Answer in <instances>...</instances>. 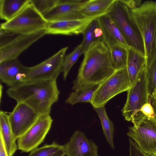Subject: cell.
<instances>
[{
  "instance_id": "9",
  "label": "cell",
  "mask_w": 156,
  "mask_h": 156,
  "mask_svg": "<svg viewBox=\"0 0 156 156\" xmlns=\"http://www.w3.org/2000/svg\"><path fill=\"white\" fill-rule=\"evenodd\" d=\"M66 47L42 62L34 66L27 67L21 80V83L37 81H56L59 75L62 73Z\"/></svg>"
},
{
  "instance_id": "27",
  "label": "cell",
  "mask_w": 156,
  "mask_h": 156,
  "mask_svg": "<svg viewBox=\"0 0 156 156\" xmlns=\"http://www.w3.org/2000/svg\"><path fill=\"white\" fill-rule=\"evenodd\" d=\"M84 51L80 44L70 53L65 57L63 63L62 73L64 80H65L73 65L76 62Z\"/></svg>"
},
{
  "instance_id": "5",
  "label": "cell",
  "mask_w": 156,
  "mask_h": 156,
  "mask_svg": "<svg viewBox=\"0 0 156 156\" xmlns=\"http://www.w3.org/2000/svg\"><path fill=\"white\" fill-rule=\"evenodd\" d=\"M48 21L31 2L11 20L1 24L0 29L19 35L46 29Z\"/></svg>"
},
{
  "instance_id": "20",
  "label": "cell",
  "mask_w": 156,
  "mask_h": 156,
  "mask_svg": "<svg viewBox=\"0 0 156 156\" xmlns=\"http://www.w3.org/2000/svg\"><path fill=\"white\" fill-rule=\"evenodd\" d=\"M145 56L131 48L128 49L126 68L131 85L140 71L145 66Z\"/></svg>"
},
{
  "instance_id": "16",
  "label": "cell",
  "mask_w": 156,
  "mask_h": 156,
  "mask_svg": "<svg viewBox=\"0 0 156 156\" xmlns=\"http://www.w3.org/2000/svg\"><path fill=\"white\" fill-rule=\"evenodd\" d=\"M97 20L102 32V41L109 49L117 45L129 48L119 29L108 14L99 17Z\"/></svg>"
},
{
  "instance_id": "19",
  "label": "cell",
  "mask_w": 156,
  "mask_h": 156,
  "mask_svg": "<svg viewBox=\"0 0 156 156\" xmlns=\"http://www.w3.org/2000/svg\"><path fill=\"white\" fill-rule=\"evenodd\" d=\"M0 133L2 136L9 156H13L18 149L16 140L12 132L9 115L2 111L0 112Z\"/></svg>"
},
{
  "instance_id": "7",
  "label": "cell",
  "mask_w": 156,
  "mask_h": 156,
  "mask_svg": "<svg viewBox=\"0 0 156 156\" xmlns=\"http://www.w3.org/2000/svg\"><path fill=\"white\" fill-rule=\"evenodd\" d=\"M149 97L145 66L127 91V100L121 110L125 119L133 123L134 117L140 112L142 107L149 102Z\"/></svg>"
},
{
  "instance_id": "32",
  "label": "cell",
  "mask_w": 156,
  "mask_h": 156,
  "mask_svg": "<svg viewBox=\"0 0 156 156\" xmlns=\"http://www.w3.org/2000/svg\"><path fill=\"white\" fill-rule=\"evenodd\" d=\"M129 10H133L139 7L142 4L141 0H121Z\"/></svg>"
},
{
  "instance_id": "21",
  "label": "cell",
  "mask_w": 156,
  "mask_h": 156,
  "mask_svg": "<svg viewBox=\"0 0 156 156\" xmlns=\"http://www.w3.org/2000/svg\"><path fill=\"white\" fill-rule=\"evenodd\" d=\"M30 0H0V18L9 21L18 15Z\"/></svg>"
},
{
  "instance_id": "2",
  "label": "cell",
  "mask_w": 156,
  "mask_h": 156,
  "mask_svg": "<svg viewBox=\"0 0 156 156\" xmlns=\"http://www.w3.org/2000/svg\"><path fill=\"white\" fill-rule=\"evenodd\" d=\"M6 93L17 103L25 104L39 115L50 114L60 94L56 81L22 83L9 87Z\"/></svg>"
},
{
  "instance_id": "6",
  "label": "cell",
  "mask_w": 156,
  "mask_h": 156,
  "mask_svg": "<svg viewBox=\"0 0 156 156\" xmlns=\"http://www.w3.org/2000/svg\"><path fill=\"white\" fill-rule=\"evenodd\" d=\"M133 126L129 127L127 135L142 151L150 155L156 152V119L150 118L141 112L134 119Z\"/></svg>"
},
{
  "instance_id": "35",
  "label": "cell",
  "mask_w": 156,
  "mask_h": 156,
  "mask_svg": "<svg viewBox=\"0 0 156 156\" xmlns=\"http://www.w3.org/2000/svg\"><path fill=\"white\" fill-rule=\"evenodd\" d=\"M149 156H156V152L151 154Z\"/></svg>"
},
{
  "instance_id": "4",
  "label": "cell",
  "mask_w": 156,
  "mask_h": 156,
  "mask_svg": "<svg viewBox=\"0 0 156 156\" xmlns=\"http://www.w3.org/2000/svg\"><path fill=\"white\" fill-rule=\"evenodd\" d=\"M107 14L119 29L129 47L145 56L141 36L127 6L121 0H115Z\"/></svg>"
},
{
  "instance_id": "25",
  "label": "cell",
  "mask_w": 156,
  "mask_h": 156,
  "mask_svg": "<svg viewBox=\"0 0 156 156\" xmlns=\"http://www.w3.org/2000/svg\"><path fill=\"white\" fill-rule=\"evenodd\" d=\"M65 155L64 145L55 142L46 144L30 152L27 156H64Z\"/></svg>"
},
{
  "instance_id": "33",
  "label": "cell",
  "mask_w": 156,
  "mask_h": 156,
  "mask_svg": "<svg viewBox=\"0 0 156 156\" xmlns=\"http://www.w3.org/2000/svg\"><path fill=\"white\" fill-rule=\"evenodd\" d=\"M0 156H9L2 136L1 133H0Z\"/></svg>"
},
{
  "instance_id": "11",
  "label": "cell",
  "mask_w": 156,
  "mask_h": 156,
  "mask_svg": "<svg viewBox=\"0 0 156 156\" xmlns=\"http://www.w3.org/2000/svg\"><path fill=\"white\" fill-rule=\"evenodd\" d=\"M46 34L45 29L29 34L19 35L9 41L1 45L0 63L18 59L21 53Z\"/></svg>"
},
{
  "instance_id": "12",
  "label": "cell",
  "mask_w": 156,
  "mask_h": 156,
  "mask_svg": "<svg viewBox=\"0 0 156 156\" xmlns=\"http://www.w3.org/2000/svg\"><path fill=\"white\" fill-rule=\"evenodd\" d=\"M39 116L25 104L17 103L12 111L9 115L12 132L16 140L32 126Z\"/></svg>"
},
{
  "instance_id": "15",
  "label": "cell",
  "mask_w": 156,
  "mask_h": 156,
  "mask_svg": "<svg viewBox=\"0 0 156 156\" xmlns=\"http://www.w3.org/2000/svg\"><path fill=\"white\" fill-rule=\"evenodd\" d=\"M95 18H84L70 20L48 22L47 34L67 35L83 34L89 24Z\"/></svg>"
},
{
  "instance_id": "1",
  "label": "cell",
  "mask_w": 156,
  "mask_h": 156,
  "mask_svg": "<svg viewBox=\"0 0 156 156\" xmlns=\"http://www.w3.org/2000/svg\"><path fill=\"white\" fill-rule=\"evenodd\" d=\"M83 60L73 90L78 91L99 85L116 71L109 48L102 41L91 46L84 53Z\"/></svg>"
},
{
  "instance_id": "24",
  "label": "cell",
  "mask_w": 156,
  "mask_h": 156,
  "mask_svg": "<svg viewBox=\"0 0 156 156\" xmlns=\"http://www.w3.org/2000/svg\"><path fill=\"white\" fill-rule=\"evenodd\" d=\"M128 48L122 45H117L109 48L112 63L115 70L126 67Z\"/></svg>"
},
{
  "instance_id": "23",
  "label": "cell",
  "mask_w": 156,
  "mask_h": 156,
  "mask_svg": "<svg viewBox=\"0 0 156 156\" xmlns=\"http://www.w3.org/2000/svg\"><path fill=\"white\" fill-rule=\"evenodd\" d=\"M100 119L104 134L111 147L114 149L113 140L114 126L106 112L105 106L94 108Z\"/></svg>"
},
{
  "instance_id": "3",
  "label": "cell",
  "mask_w": 156,
  "mask_h": 156,
  "mask_svg": "<svg viewBox=\"0 0 156 156\" xmlns=\"http://www.w3.org/2000/svg\"><path fill=\"white\" fill-rule=\"evenodd\" d=\"M129 11L143 40L147 68L156 58V2L147 1Z\"/></svg>"
},
{
  "instance_id": "34",
  "label": "cell",
  "mask_w": 156,
  "mask_h": 156,
  "mask_svg": "<svg viewBox=\"0 0 156 156\" xmlns=\"http://www.w3.org/2000/svg\"><path fill=\"white\" fill-rule=\"evenodd\" d=\"M154 109L155 118L156 119V88L154 92L150 96L149 101Z\"/></svg>"
},
{
  "instance_id": "18",
  "label": "cell",
  "mask_w": 156,
  "mask_h": 156,
  "mask_svg": "<svg viewBox=\"0 0 156 156\" xmlns=\"http://www.w3.org/2000/svg\"><path fill=\"white\" fill-rule=\"evenodd\" d=\"M115 0H89L81 10L85 18H98L107 14Z\"/></svg>"
},
{
  "instance_id": "29",
  "label": "cell",
  "mask_w": 156,
  "mask_h": 156,
  "mask_svg": "<svg viewBox=\"0 0 156 156\" xmlns=\"http://www.w3.org/2000/svg\"><path fill=\"white\" fill-rule=\"evenodd\" d=\"M146 69L150 96L156 88V58Z\"/></svg>"
},
{
  "instance_id": "17",
  "label": "cell",
  "mask_w": 156,
  "mask_h": 156,
  "mask_svg": "<svg viewBox=\"0 0 156 156\" xmlns=\"http://www.w3.org/2000/svg\"><path fill=\"white\" fill-rule=\"evenodd\" d=\"M27 67L23 65L18 59L0 63L1 81L9 87L21 83V80Z\"/></svg>"
},
{
  "instance_id": "28",
  "label": "cell",
  "mask_w": 156,
  "mask_h": 156,
  "mask_svg": "<svg viewBox=\"0 0 156 156\" xmlns=\"http://www.w3.org/2000/svg\"><path fill=\"white\" fill-rule=\"evenodd\" d=\"M58 0H31V2L43 16L58 4Z\"/></svg>"
},
{
  "instance_id": "14",
  "label": "cell",
  "mask_w": 156,
  "mask_h": 156,
  "mask_svg": "<svg viewBox=\"0 0 156 156\" xmlns=\"http://www.w3.org/2000/svg\"><path fill=\"white\" fill-rule=\"evenodd\" d=\"M64 147L67 156H98L96 144L79 131L74 132Z\"/></svg>"
},
{
  "instance_id": "26",
  "label": "cell",
  "mask_w": 156,
  "mask_h": 156,
  "mask_svg": "<svg viewBox=\"0 0 156 156\" xmlns=\"http://www.w3.org/2000/svg\"><path fill=\"white\" fill-rule=\"evenodd\" d=\"M98 85L71 93L65 101L66 104L73 105L79 102L90 103Z\"/></svg>"
},
{
  "instance_id": "22",
  "label": "cell",
  "mask_w": 156,
  "mask_h": 156,
  "mask_svg": "<svg viewBox=\"0 0 156 156\" xmlns=\"http://www.w3.org/2000/svg\"><path fill=\"white\" fill-rule=\"evenodd\" d=\"M83 39L80 44L84 52L98 41H102V32L97 18L93 20L88 26L83 34Z\"/></svg>"
},
{
  "instance_id": "8",
  "label": "cell",
  "mask_w": 156,
  "mask_h": 156,
  "mask_svg": "<svg viewBox=\"0 0 156 156\" xmlns=\"http://www.w3.org/2000/svg\"><path fill=\"white\" fill-rule=\"evenodd\" d=\"M131 86L126 67L116 70L98 85L90 104L94 108L105 106L110 99L120 93L127 91Z\"/></svg>"
},
{
  "instance_id": "13",
  "label": "cell",
  "mask_w": 156,
  "mask_h": 156,
  "mask_svg": "<svg viewBox=\"0 0 156 156\" xmlns=\"http://www.w3.org/2000/svg\"><path fill=\"white\" fill-rule=\"evenodd\" d=\"M89 0H58V5L43 15L48 22L85 18L81 10Z\"/></svg>"
},
{
  "instance_id": "30",
  "label": "cell",
  "mask_w": 156,
  "mask_h": 156,
  "mask_svg": "<svg viewBox=\"0 0 156 156\" xmlns=\"http://www.w3.org/2000/svg\"><path fill=\"white\" fill-rule=\"evenodd\" d=\"M130 156H149L144 153L132 138L129 139Z\"/></svg>"
},
{
  "instance_id": "10",
  "label": "cell",
  "mask_w": 156,
  "mask_h": 156,
  "mask_svg": "<svg viewBox=\"0 0 156 156\" xmlns=\"http://www.w3.org/2000/svg\"><path fill=\"white\" fill-rule=\"evenodd\" d=\"M53 121L50 114L39 115L32 126L17 139L18 149L28 152L38 148L44 140Z\"/></svg>"
},
{
  "instance_id": "31",
  "label": "cell",
  "mask_w": 156,
  "mask_h": 156,
  "mask_svg": "<svg viewBox=\"0 0 156 156\" xmlns=\"http://www.w3.org/2000/svg\"><path fill=\"white\" fill-rule=\"evenodd\" d=\"M140 112L148 117L155 118L154 108L150 102L144 105L140 108Z\"/></svg>"
}]
</instances>
